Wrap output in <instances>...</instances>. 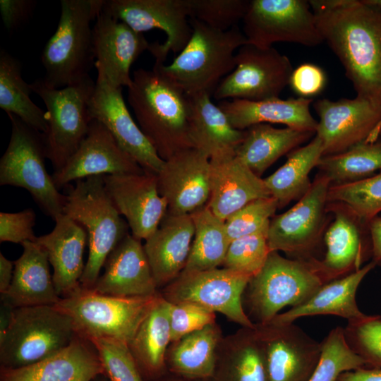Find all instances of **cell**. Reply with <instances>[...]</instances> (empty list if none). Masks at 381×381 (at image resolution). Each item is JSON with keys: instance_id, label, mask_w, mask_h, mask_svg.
<instances>
[{"instance_id": "ac0fdd59", "label": "cell", "mask_w": 381, "mask_h": 381, "mask_svg": "<svg viewBox=\"0 0 381 381\" xmlns=\"http://www.w3.org/2000/svg\"><path fill=\"white\" fill-rule=\"evenodd\" d=\"M92 120L102 123L121 147L147 172L158 174L164 161L158 155L133 120L126 104L122 87L97 76L88 104Z\"/></svg>"}, {"instance_id": "d4e9b609", "label": "cell", "mask_w": 381, "mask_h": 381, "mask_svg": "<svg viewBox=\"0 0 381 381\" xmlns=\"http://www.w3.org/2000/svg\"><path fill=\"white\" fill-rule=\"evenodd\" d=\"M104 373L93 343L77 335L68 346L36 363L0 368V381H92Z\"/></svg>"}, {"instance_id": "277c9868", "label": "cell", "mask_w": 381, "mask_h": 381, "mask_svg": "<svg viewBox=\"0 0 381 381\" xmlns=\"http://www.w3.org/2000/svg\"><path fill=\"white\" fill-rule=\"evenodd\" d=\"M104 0H61L57 28L47 42L41 61L42 79L53 88L75 84L90 76L95 64L91 23L102 9Z\"/></svg>"}, {"instance_id": "4316f807", "label": "cell", "mask_w": 381, "mask_h": 381, "mask_svg": "<svg viewBox=\"0 0 381 381\" xmlns=\"http://www.w3.org/2000/svg\"><path fill=\"white\" fill-rule=\"evenodd\" d=\"M194 236L190 214L167 213L143 248L157 288L167 286L183 272Z\"/></svg>"}, {"instance_id": "f546056e", "label": "cell", "mask_w": 381, "mask_h": 381, "mask_svg": "<svg viewBox=\"0 0 381 381\" xmlns=\"http://www.w3.org/2000/svg\"><path fill=\"white\" fill-rule=\"evenodd\" d=\"M22 246V255L13 262L11 285L1 294V301L14 308L56 304L61 298L54 284L46 252L35 241H25Z\"/></svg>"}, {"instance_id": "5bb4252c", "label": "cell", "mask_w": 381, "mask_h": 381, "mask_svg": "<svg viewBox=\"0 0 381 381\" xmlns=\"http://www.w3.org/2000/svg\"><path fill=\"white\" fill-rule=\"evenodd\" d=\"M102 11L138 32L164 31L166 41L150 43L148 49L164 61L169 52L180 53L192 35L188 0H104Z\"/></svg>"}, {"instance_id": "9f6ffc18", "label": "cell", "mask_w": 381, "mask_h": 381, "mask_svg": "<svg viewBox=\"0 0 381 381\" xmlns=\"http://www.w3.org/2000/svg\"><path fill=\"white\" fill-rule=\"evenodd\" d=\"M14 308L9 303L1 301L0 339L4 337L11 323Z\"/></svg>"}, {"instance_id": "8d00e7d4", "label": "cell", "mask_w": 381, "mask_h": 381, "mask_svg": "<svg viewBox=\"0 0 381 381\" xmlns=\"http://www.w3.org/2000/svg\"><path fill=\"white\" fill-rule=\"evenodd\" d=\"M30 84L22 77L20 61L1 49L0 51V107L30 128L44 134L47 130L46 111L31 99Z\"/></svg>"}, {"instance_id": "681fc988", "label": "cell", "mask_w": 381, "mask_h": 381, "mask_svg": "<svg viewBox=\"0 0 381 381\" xmlns=\"http://www.w3.org/2000/svg\"><path fill=\"white\" fill-rule=\"evenodd\" d=\"M35 211L28 208L18 212L0 213V242L20 243L35 241L33 227L35 224Z\"/></svg>"}, {"instance_id": "4dcf8cb0", "label": "cell", "mask_w": 381, "mask_h": 381, "mask_svg": "<svg viewBox=\"0 0 381 381\" xmlns=\"http://www.w3.org/2000/svg\"><path fill=\"white\" fill-rule=\"evenodd\" d=\"M189 137L193 147L205 152L210 159L236 155L245 130L234 128L223 111L206 94L188 96Z\"/></svg>"}, {"instance_id": "680465c9", "label": "cell", "mask_w": 381, "mask_h": 381, "mask_svg": "<svg viewBox=\"0 0 381 381\" xmlns=\"http://www.w3.org/2000/svg\"><path fill=\"white\" fill-rule=\"evenodd\" d=\"M92 381H111L106 375L101 374L95 377Z\"/></svg>"}, {"instance_id": "91938a15", "label": "cell", "mask_w": 381, "mask_h": 381, "mask_svg": "<svg viewBox=\"0 0 381 381\" xmlns=\"http://www.w3.org/2000/svg\"><path fill=\"white\" fill-rule=\"evenodd\" d=\"M379 137H381V126H380V131H379Z\"/></svg>"}, {"instance_id": "8fae6325", "label": "cell", "mask_w": 381, "mask_h": 381, "mask_svg": "<svg viewBox=\"0 0 381 381\" xmlns=\"http://www.w3.org/2000/svg\"><path fill=\"white\" fill-rule=\"evenodd\" d=\"M308 1L252 0L243 20L247 44L261 48L276 42L315 47L324 42Z\"/></svg>"}, {"instance_id": "7402d4cb", "label": "cell", "mask_w": 381, "mask_h": 381, "mask_svg": "<svg viewBox=\"0 0 381 381\" xmlns=\"http://www.w3.org/2000/svg\"><path fill=\"white\" fill-rule=\"evenodd\" d=\"M92 36L97 76L115 87H128L132 83L131 66L149 49L150 43L143 33L102 11L92 27Z\"/></svg>"}, {"instance_id": "cb8c5ba5", "label": "cell", "mask_w": 381, "mask_h": 381, "mask_svg": "<svg viewBox=\"0 0 381 381\" xmlns=\"http://www.w3.org/2000/svg\"><path fill=\"white\" fill-rule=\"evenodd\" d=\"M55 226L35 242L46 252L52 266L54 284L61 298L77 293L85 264L83 262L87 234L84 227L63 214L55 220Z\"/></svg>"}, {"instance_id": "db71d44e", "label": "cell", "mask_w": 381, "mask_h": 381, "mask_svg": "<svg viewBox=\"0 0 381 381\" xmlns=\"http://www.w3.org/2000/svg\"><path fill=\"white\" fill-rule=\"evenodd\" d=\"M371 241L373 261L381 265V217L377 216L368 224Z\"/></svg>"}, {"instance_id": "6da1fadb", "label": "cell", "mask_w": 381, "mask_h": 381, "mask_svg": "<svg viewBox=\"0 0 381 381\" xmlns=\"http://www.w3.org/2000/svg\"><path fill=\"white\" fill-rule=\"evenodd\" d=\"M308 1L357 97L381 104V9L363 0Z\"/></svg>"}, {"instance_id": "83f0119b", "label": "cell", "mask_w": 381, "mask_h": 381, "mask_svg": "<svg viewBox=\"0 0 381 381\" xmlns=\"http://www.w3.org/2000/svg\"><path fill=\"white\" fill-rule=\"evenodd\" d=\"M313 99L279 97L260 101L222 100L219 107L236 129L244 131L258 123H281L289 128L316 132L318 121L310 111Z\"/></svg>"}, {"instance_id": "f6af8a7d", "label": "cell", "mask_w": 381, "mask_h": 381, "mask_svg": "<svg viewBox=\"0 0 381 381\" xmlns=\"http://www.w3.org/2000/svg\"><path fill=\"white\" fill-rule=\"evenodd\" d=\"M344 333L349 347L366 367L381 368V316L368 315L363 320L348 322Z\"/></svg>"}, {"instance_id": "6f0895ef", "label": "cell", "mask_w": 381, "mask_h": 381, "mask_svg": "<svg viewBox=\"0 0 381 381\" xmlns=\"http://www.w3.org/2000/svg\"><path fill=\"white\" fill-rule=\"evenodd\" d=\"M149 381H203V380H195L187 379V378H184V377L174 375L168 372L165 375L157 379L149 380Z\"/></svg>"}, {"instance_id": "c3c4849f", "label": "cell", "mask_w": 381, "mask_h": 381, "mask_svg": "<svg viewBox=\"0 0 381 381\" xmlns=\"http://www.w3.org/2000/svg\"><path fill=\"white\" fill-rule=\"evenodd\" d=\"M170 303V302H169ZM215 313L192 303H170L171 341L215 322Z\"/></svg>"}, {"instance_id": "52a82bcc", "label": "cell", "mask_w": 381, "mask_h": 381, "mask_svg": "<svg viewBox=\"0 0 381 381\" xmlns=\"http://www.w3.org/2000/svg\"><path fill=\"white\" fill-rule=\"evenodd\" d=\"M76 336L71 318L54 305L15 308L0 339V368L36 363L68 346Z\"/></svg>"}, {"instance_id": "d590c367", "label": "cell", "mask_w": 381, "mask_h": 381, "mask_svg": "<svg viewBox=\"0 0 381 381\" xmlns=\"http://www.w3.org/2000/svg\"><path fill=\"white\" fill-rule=\"evenodd\" d=\"M322 156V142L315 135L306 145L290 152L286 162L264 179L271 196L277 201L278 208L300 199L308 190L311 186L310 172Z\"/></svg>"}, {"instance_id": "484cf974", "label": "cell", "mask_w": 381, "mask_h": 381, "mask_svg": "<svg viewBox=\"0 0 381 381\" xmlns=\"http://www.w3.org/2000/svg\"><path fill=\"white\" fill-rule=\"evenodd\" d=\"M210 184L206 205L223 221L249 202L271 196L264 179L236 155L210 159Z\"/></svg>"}, {"instance_id": "ba28073f", "label": "cell", "mask_w": 381, "mask_h": 381, "mask_svg": "<svg viewBox=\"0 0 381 381\" xmlns=\"http://www.w3.org/2000/svg\"><path fill=\"white\" fill-rule=\"evenodd\" d=\"M324 284L313 258L289 259L271 251L244 292L250 315L255 324L269 323L282 308L303 303Z\"/></svg>"}, {"instance_id": "9c48e42d", "label": "cell", "mask_w": 381, "mask_h": 381, "mask_svg": "<svg viewBox=\"0 0 381 381\" xmlns=\"http://www.w3.org/2000/svg\"><path fill=\"white\" fill-rule=\"evenodd\" d=\"M8 117L11 135L0 159V185L25 188L44 213L55 220L64 214L66 197L47 171L44 134L14 115Z\"/></svg>"}, {"instance_id": "f907efd6", "label": "cell", "mask_w": 381, "mask_h": 381, "mask_svg": "<svg viewBox=\"0 0 381 381\" xmlns=\"http://www.w3.org/2000/svg\"><path fill=\"white\" fill-rule=\"evenodd\" d=\"M326 82V75L320 67L305 63L293 70L289 85L300 97L309 98L320 94Z\"/></svg>"}, {"instance_id": "836d02e7", "label": "cell", "mask_w": 381, "mask_h": 381, "mask_svg": "<svg viewBox=\"0 0 381 381\" xmlns=\"http://www.w3.org/2000/svg\"><path fill=\"white\" fill-rule=\"evenodd\" d=\"M219 341L214 322L173 342L166 355L167 371L190 380L210 379L216 368Z\"/></svg>"}, {"instance_id": "816d5d0a", "label": "cell", "mask_w": 381, "mask_h": 381, "mask_svg": "<svg viewBox=\"0 0 381 381\" xmlns=\"http://www.w3.org/2000/svg\"><path fill=\"white\" fill-rule=\"evenodd\" d=\"M35 4L32 0H0L1 18L7 30H16L24 23Z\"/></svg>"}, {"instance_id": "7dc6e473", "label": "cell", "mask_w": 381, "mask_h": 381, "mask_svg": "<svg viewBox=\"0 0 381 381\" xmlns=\"http://www.w3.org/2000/svg\"><path fill=\"white\" fill-rule=\"evenodd\" d=\"M277 208V201L270 196L255 200L233 213L224 221L230 241L255 233L269 224Z\"/></svg>"}, {"instance_id": "d6986e66", "label": "cell", "mask_w": 381, "mask_h": 381, "mask_svg": "<svg viewBox=\"0 0 381 381\" xmlns=\"http://www.w3.org/2000/svg\"><path fill=\"white\" fill-rule=\"evenodd\" d=\"M210 159L195 147L179 151L164 161L157 174L159 194L167 202V212L190 214L205 206L210 195Z\"/></svg>"}, {"instance_id": "7a4b0ae2", "label": "cell", "mask_w": 381, "mask_h": 381, "mask_svg": "<svg viewBox=\"0 0 381 381\" xmlns=\"http://www.w3.org/2000/svg\"><path fill=\"white\" fill-rule=\"evenodd\" d=\"M163 62L156 58L151 70L133 72L127 99L140 130L165 161L193 147L188 130V96L162 71Z\"/></svg>"}, {"instance_id": "3957f363", "label": "cell", "mask_w": 381, "mask_h": 381, "mask_svg": "<svg viewBox=\"0 0 381 381\" xmlns=\"http://www.w3.org/2000/svg\"><path fill=\"white\" fill-rule=\"evenodd\" d=\"M193 32L182 51L162 71L188 96H212L220 82L236 68V51L247 44L238 26L226 31L190 19Z\"/></svg>"}, {"instance_id": "74e56055", "label": "cell", "mask_w": 381, "mask_h": 381, "mask_svg": "<svg viewBox=\"0 0 381 381\" xmlns=\"http://www.w3.org/2000/svg\"><path fill=\"white\" fill-rule=\"evenodd\" d=\"M194 236L187 263L182 272L210 270L222 265L231 242L224 221L207 205L190 214Z\"/></svg>"}, {"instance_id": "2e32d148", "label": "cell", "mask_w": 381, "mask_h": 381, "mask_svg": "<svg viewBox=\"0 0 381 381\" xmlns=\"http://www.w3.org/2000/svg\"><path fill=\"white\" fill-rule=\"evenodd\" d=\"M331 181L321 174L289 210L270 222L267 243L271 251H283L297 260H310V251L322 231Z\"/></svg>"}, {"instance_id": "4fadbf2b", "label": "cell", "mask_w": 381, "mask_h": 381, "mask_svg": "<svg viewBox=\"0 0 381 381\" xmlns=\"http://www.w3.org/2000/svg\"><path fill=\"white\" fill-rule=\"evenodd\" d=\"M235 60L236 68L215 90V99L260 101L279 97L294 70L289 58L273 47L244 44L237 50Z\"/></svg>"}, {"instance_id": "30bf717a", "label": "cell", "mask_w": 381, "mask_h": 381, "mask_svg": "<svg viewBox=\"0 0 381 381\" xmlns=\"http://www.w3.org/2000/svg\"><path fill=\"white\" fill-rule=\"evenodd\" d=\"M95 86L90 76L62 88L49 87L42 78L30 83L32 92L46 107L47 130L44 140L54 172L64 167L87 133L92 121L88 104Z\"/></svg>"}, {"instance_id": "11a10c76", "label": "cell", "mask_w": 381, "mask_h": 381, "mask_svg": "<svg viewBox=\"0 0 381 381\" xmlns=\"http://www.w3.org/2000/svg\"><path fill=\"white\" fill-rule=\"evenodd\" d=\"M14 262L7 259L0 253V294H5L11 283Z\"/></svg>"}, {"instance_id": "ee69618b", "label": "cell", "mask_w": 381, "mask_h": 381, "mask_svg": "<svg viewBox=\"0 0 381 381\" xmlns=\"http://www.w3.org/2000/svg\"><path fill=\"white\" fill-rule=\"evenodd\" d=\"M190 18L211 28L226 31L237 26L247 13L248 0H188Z\"/></svg>"}, {"instance_id": "d6a6232c", "label": "cell", "mask_w": 381, "mask_h": 381, "mask_svg": "<svg viewBox=\"0 0 381 381\" xmlns=\"http://www.w3.org/2000/svg\"><path fill=\"white\" fill-rule=\"evenodd\" d=\"M335 218L325 236L327 251L322 260L313 262L325 283L359 269L364 260L365 246L355 218L333 208Z\"/></svg>"}, {"instance_id": "603a6c76", "label": "cell", "mask_w": 381, "mask_h": 381, "mask_svg": "<svg viewBox=\"0 0 381 381\" xmlns=\"http://www.w3.org/2000/svg\"><path fill=\"white\" fill-rule=\"evenodd\" d=\"M104 271L92 290L123 298L149 297L159 294L141 241L128 234L106 260Z\"/></svg>"}, {"instance_id": "1f68e13d", "label": "cell", "mask_w": 381, "mask_h": 381, "mask_svg": "<svg viewBox=\"0 0 381 381\" xmlns=\"http://www.w3.org/2000/svg\"><path fill=\"white\" fill-rule=\"evenodd\" d=\"M169 309L170 303L159 294L128 345L143 381L168 373L166 355L171 343Z\"/></svg>"}, {"instance_id": "5b68a950", "label": "cell", "mask_w": 381, "mask_h": 381, "mask_svg": "<svg viewBox=\"0 0 381 381\" xmlns=\"http://www.w3.org/2000/svg\"><path fill=\"white\" fill-rule=\"evenodd\" d=\"M66 186L64 214L81 224L88 238L89 254L80 286L92 289L107 258L128 234V225L112 202L103 175L78 180L75 186Z\"/></svg>"}, {"instance_id": "f35d334b", "label": "cell", "mask_w": 381, "mask_h": 381, "mask_svg": "<svg viewBox=\"0 0 381 381\" xmlns=\"http://www.w3.org/2000/svg\"><path fill=\"white\" fill-rule=\"evenodd\" d=\"M231 351L219 356L213 375L203 381H268L263 350L255 327H243Z\"/></svg>"}, {"instance_id": "b9f144b4", "label": "cell", "mask_w": 381, "mask_h": 381, "mask_svg": "<svg viewBox=\"0 0 381 381\" xmlns=\"http://www.w3.org/2000/svg\"><path fill=\"white\" fill-rule=\"evenodd\" d=\"M321 346L319 363L309 381H337L346 371L366 367L364 361L347 344L343 327L332 329L321 341Z\"/></svg>"}, {"instance_id": "e0dca14e", "label": "cell", "mask_w": 381, "mask_h": 381, "mask_svg": "<svg viewBox=\"0 0 381 381\" xmlns=\"http://www.w3.org/2000/svg\"><path fill=\"white\" fill-rule=\"evenodd\" d=\"M268 381H309L322 346L294 322L255 324Z\"/></svg>"}, {"instance_id": "9a60e30c", "label": "cell", "mask_w": 381, "mask_h": 381, "mask_svg": "<svg viewBox=\"0 0 381 381\" xmlns=\"http://www.w3.org/2000/svg\"><path fill=\"white\" fill-rule=\"evenodd\" d=\"M313 107L320 119L315 133L322 142L323 156L339 154L379 138L381 104L356 96L336 102L321 99Z\"/></svg>"}, {"instance_id": "44dd1931", "label": "cell", "mask_w": 381, "mask_h": 381, "mask_svg": "<svg viewBox=\"0 0 381 381\" xmlns=\"http://www.w3.org/2000/svg\"><path fill=\"white\" fill-rule=\"evenodd\" d=\"M145 171L119 144L99 121L92 120L76 152L52 176L59 188L70 182L98 175L141 174Z\"/></svg>"}, {"instance_id": "f5cc1de1", "label": "cell", "mask_w": 381, "mask_h": 381, "mask_svg": "<svg viewBox=\"0 0 381 381\" xmlns=\"http://www.w3.org/2000/svg\"><path fill=\"white\" fill-rule=\"evenodd\" d=\"M337 381H381V368L364 367L346 371Z\"/></svg>"}, {"instance_id": "7c38bea8", "label": "cell", "mask_w": 381, "mask_h": 381, "mask_svg": "<svg viewBox=\"0 0 381 381\" xmlns=\"http://www.w3.org/2000/svg\"><path fill=\"white\" fill-rule=\"evenodd\" d=\"M252 277L227 268L181 272L162 296L169 302L192 303L218 312L243 327L255 324L245 312L243 295Z\"/></svg>"}, {"instance_id": "ab89813d", "label": "cell", "mask_w": 381, "mask_h": 381, "mask_svg": "<svg viewBox=\"0 0 381 381\" xmlns=\"http://www.w3.org/2000/svg\"><path fill=\"white\" fill-rule=\"evenodd\" d=\"M317 167L334 184L372 176L381 171V142H363L344 152L322 156Z\"/></svg>"}, {"instance_id": "60d3db41", "label": "cell", "mask_w": 381, "mask_h": 381, "mask_svg": "<svg viewBox=\"0 0 381 381\" xmlns=\"http://www.w3.org/2000/svg\"><path fill=\"white\" fill-rule=\"evenodd\" d=\"M327 203L368 225L381 212V171L358 181L331 185Z\"/></svg>"}, {"instance_id": "f1b7e54d", "label": "cell", "mask_w": 381, "mask_h": 381, "mask_svg": "<svg viewBox=\"0 0 381 381\" xmlns=\"http://www.w3.org/2000/svg\"><path fill=\"white\" fill-rule=\"evenodd\" d=\"M375 266L372 260L353 272L324 284L305 302L279 313L271 322L291 323L301 317L319 315L339 316L348 322L367 318L368 315L358 308L356 296L362 280Z\"/></svg>"}, {"instance_id": "e575fe53", "label": "cell", "mask_w": 381, "mask_h": 381, "mask_svg": "<svg viewBox=\"0 0 381 381\" xmlns=\"http://www.w3.org/2000/svg\"><path fill=\"white\" fill-rule=\"evenodd\" d=\"M315 133L289 127L277 128L258 123L245 130L236 156L253 173L260 176L282 156L310 138Z\"/></svg>"}, {"instance_id": "7bdbcfd3", "label": "cell", "mask_w": 381, "mask_h": 381, "mask_svg": "<svg viewBox=\"0 0 381 381\" xmlns=\"http://www.w3.org/2000/svg\"><path fill=\"white\" fill-rule=\"evenodd\" d=\"M269 224L255 233L232 240L223 267L251 277L255 276L262 269L270 253L267 243Z\"/></svg>"}, {"instance_id": "bcb514c9", "label": "cell", "mask_w": 381, "mask_h": 381, "mask_svg": "<svg viewBox=\"0 0 381 381\" xmlns=\"http://www.w3.org/2000/svg\"><path fill=\"white\" fill-rule=\"evenodd\" d=\"M95 345L104 375L111 381H143L127 344L111 339H95Z\"/></svg>"}, {"instance_id": "ffe728a7", "label": "cell", "mask_w": 381, "mask_h": 381, "mask_svg": "<svg viewBox=\"0 0 381 381\" xmlns=\"http://www.w3.org/2000/svg\"><path fill=\"white\" fill-rule=\"evenodd\" d=\"M105 188L132 236L146 240L158 228L167 212V202L159 193L157 175L141 174L103 175Z\"/></svg>"}, {"instance_id": "8992f818", "label": "cell", "mask_w": 381, "mask_h": 381, "mask_svg": "<svg viewBox=\"0 0 381 381\" xmlns=\"http://www.w3.org/2000/svg\"><path fill=\"white\" fill-rule=\"evenodd\" d=\"M159 294L123 298L81 288L54 306L71 318L78 336L90 341L115 339L128 345Z\"/></svg>"}]
</instances>
